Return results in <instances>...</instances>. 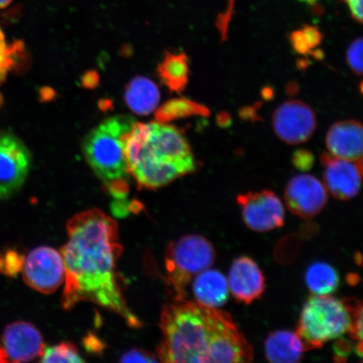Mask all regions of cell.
Masks as SVG:
<instances>
[{
	"mask_svg": "<svg viewBox=\"0 0 363 363\" xmlns=\"http://www.w3.org/2000/svg\"><path fill=\"white\" fill-rule=\"evenodd\" d=\"M213 244L199 235H188L172 242L165 256L167 284L174 301L185 299L186 289L193 279L214 264Z\"/></svg>",
	"mask_w": 363,
	"mask_h": 363,
	"instance_id": "obj_5",
	"label": "cell"
},
{
	"mask_svg": "<svg viewBox=\"0 0 363 363\" xmlns=\"http://www.w3.org/2000/svg\"><path fill=\"white\" fill-rule=\"evenodd\" d=\"M159 77L171 92H184L189 83V58L184 53L167 52L157 67Z\"/></svg>",
	"mask_w": 363,
	"mask_h": 363,
	"instance_id": "obj_19",
	"label": "cell"
},
{
	"mask_svg": "<svg viewBox=\"0 0 363 363\" xmlns=\"http://www.w3.org/2000/svg\"><path fill=\"white\" fill-rule=\"evenodd\" d=\"M162 340L157 357L162 362H208L210 308L185 299L163 306Z\"/></svg>",
	"mask_w": 363,
	"mask_h": 363,
	"instance_id": "obj_2",
	"label": "cell"
},
{
	"mask_svg": "<svg viewBox=\"0 0 363 363\" xmlns=\"http://www.w3.org/2000/svg\"><path fill=\"white\" fill-rule=\"evenodd\" d=\"M134 124L130 117L110 118L91 131L83 146L91 169L119 202H123L129 192L125 144Z\"/></svg>",
	"mask_w": 363,
	"mask_h": 363,
	"instance_id": "obj_3",
	"label": "cell"
},
{
	"mask_svg": "<svg viewBox=\"0 0 363 363\" xmlns=\"http://www.w3.org/2000/svg\"><path fill=\"white\" fill-rule=\"evenodd\" d=\"M237 201L249 229L267 233L284 224V204L270 190L240 194Z\"/></svg>",
	"mask_w": 363,
	"mask_h": 363,
	"instance_id": "obj_9",
	"label": "cell"
},
{
	"mask_svg": "<svg viewBox=\"0 0 363 363\" xmlns=\"http://www.w3.org/2000/svg\"><path fill=\"white\" fill-rule=\"evenodd\" d=\"M125 101L131 111L138 115L152 113L160 101V92L152 81L136 77L127 85Z\"/></svg>",
	"mask_w": 363,
	"mask_h": 363,
	"instance_id": "obj_18",
	"label": "cell"
},
{
	"mask_svg": "<svg viewBox=\"0 0 363 363\" xmlns=\"http://www.w3.org/2000/svg\"><path fill=\"white\" fill-rule=\"evenodd\" d=\"M324 167V185L339 201H350L360 191L362 177V159L345 160L325 153L320 157Z\"/></svg>",
	"mask_w": 363,
	"mask_h": 363,
	"instance_id": "obj_13",
	"label": "cell"
},
{
	"mask_svg": "<svg viewBox=\"0 0 363 363\" xmlns=\"http://www.w3.org/2000/svg\"><path fill=\"white\" fill-rule=\"evenodd\" d=\"M229 291L228 280L219 271L208 269L194 279L193 292L199 306L221 307L228 301Z\"/></svg>",
	"mask_w": 363,
	"mask_h": 363,
	"instance_id": "obj_16",
	"label": "cell"
},
{
	"mask_svg": "<svg viewBox=\"0 0 363 363\" xmlns=\"http://www.w3.org/2000/svg\"><path fill=\"white\" fill-rule=\"evenodd\" d=\"M351 323V313L344 299L313 294L303 306L295 333L306 351L314 350L347 333Z\"/></svg>",
	"mask_w": 363,
	"mask_h": 363,
	"instance_id": "obj_4",
	"label": "cell"
},
{
	"mask_svg": "<svg viewBox=\"0 0 363 363\" xmlns=\"http://www.w3.org/2000/svg\"><path fill=\"white\" fill-rule=\"evenodd\" d=\"M363 130L359 121H339L330 126L325 145L330 155L357 161L362 159Z\"/></svg>",
	"mask_w": 363,
	"mask_h": 363,
	"instance_id": "obj_15",
	"label": "cell"
},
{
	"mask_svg": "<svg viewBox=\"0 0 363 363\" xmlns=\"http://www.w3.org/2000/svg\"><path fill=\"white\" fill-rule=\"evenodd\" d=\"M21 270L26 284L45 294L55 292L65 280L62 253L52 247L33 250L24 257Z\"/></svg>",
	"mask_w": 363,
	"mask_h": 363,
	"instance_id": "obj_7",
	"label": "cell"
},
{
	"mask_svg": "<svg viewBox=\"0 0 363 363\" xmlns=\"http://www.w3.org/2000/svg\"><path fill=\"white\" fill-rule=\"evenodd\" d=\"M347 60L354 74L361 76L362 74V40H353L347 52Z\"/></svg>",
	"mask_w": 363,
	"mask_h": 363,
	"instance_id": "obj_27",
	"label": "cell"
},
{
	"mask_svg": "<svg viewBox=\"0 0 363 363\" xmlns=\"http://www.w3.org/2000/svg\"><path fill=\"white\" fill-rule=\"evenodd\" d=\"M121 362H157L155 356L151 352H148L140 349H131L127 351L121 358Z\"/></svg>",
	"mask_w": 363,
	"mask_h": 363,
	"instance_id": "obj_29",
	"label": "cell"
},
{
	"mask_svg": "<svg viewBox=\"0 0 363 363\" xmlns=\"http://www.w3.org/2000/svg\"><path fill=\"white\" fill-rule=\"evenodd\" d=\"M23 260L24 257L16 252H8L0 257V272L10 276L16 275L21 270Z\"/></svg>",
	"mask_w": 363,
	"mask_h": 363,
	"instance_id": "obj_28",
	"label": "cell"
},
{
	"mask_svg": "<svg viewBox=\"0 0 363 363\" xmlns=\"http://www.w3.org/2000/svg\"><path fill=\"white\" fill-rule=\"evenodd\" d=\"M228 285L235 301L250 305L264 293L265 277L255 261L240 257L230 267Z\"/></svg>",
	"mask_w": 363,
	"mask_h": 363,
	"instance_id": "obj_14",
	"label": "cell"
},
{
	"mask_svg": "<svg viewBox=\"0 0 363 363\" xmlns=\"http://www.w3.org/2000/svg\"><path fill=\"white\" fill-rule=\"evenodd\" d=\"M30 162L26 145L16 135L0 131V199L19 191L28 176Z\"/></svg>",
	"mask_w": 363,
	"mask_h": 363,
	"instance_id": "obj_8",
	"label": "cell"
},
{
	"mask_svg": "<svg viewBox=\"0 0 363 363\" xmlns=\"http://www.w3.org/2000/svg\"><path fill=\"white\" fill-rule=\"evenodd\" d=\"M210 116V108L203 104L193 101L191 99L179 98L171 99L163 104L156 111L155 119L160 123H167L188 117Z\"/></svg>",
	"mask_w": 363,
	"mask_h": 363,
	"instance_id": "obj_20",
	"label": "cell"
},
{
	"mask_svg": "<svg viewBox=\"0 0 363 363\" xmlns=\"http://www.w3.org/2000/svg\"><path fill=\"white\" fill-rule=\"evenodd\" d=\"M350 10L354 21L362 24V0H345Z\"/></svg>",
	"mask_w": 363,
	"mask_h": 363,
	"instance_id": "obj_31",
	"label": "cell"
},
{
	"mask_svg": "<svg viewBox=\"0 0 363 363\" xmlns=\"http://www.w3.org/2000/svg\"><path fill=\"white\" fill-rule=\"evenodd\" d=\"M306 352L296 333L277 330L267 337L265 342L267 359L274 363H294L301 361Z\"/></svg>",
	"mask_w": 363,
	"mask_h": 363,
	"instance_id": "obj_17",
	"label": "cell"
},
{
	"mask_svg": "<svg viewBox=\"0 0 363 363\" xmlns=\"http://www.w3.org/2000/svg\"><path fill=\"white\" fill-rule=\"evenodd\" d=\"M306 282L313 294L331 295L338 289L340 278L333 266L315 262L306 271Z\"/></svg>",
	"mask_w": 363,
	"mask_h": 363,
	"instance_id": "obj_21",
	"label": "cell"
},
{
	"mask_svg": "<svg viewBox=\"0 0 363 363\" xmlns=\"http://www.w3.org/2000/svg\"><path fill=\"white\" fill-rule=\"evenodd\" d=\"M316 125L314 111L301 101H285L272 115L275 134L289 145L306 143L314 134Z\"/></svg>",
	"mask_w": 363,
	"mask_h": 363,
	"instance_id": "obj_10",
	"label": "cell"
},
{
	"mask_svg": "<svg viewBox=\"0 0 363 363\" xmlns=\"http://www.w3.org/2000/svg\"><path fill=\"white\" fill-rule=\"evenodd\" d=\"M99 79L97 74H94V72H89L88 75H86L83 79V84L86 87H94L95 84L98 83Z\"/></svg>",
	"mask_w": 363,
	"mask_h": 363,
	"instance_id": "obj_33",
	"label": "cell"
},
{
	"mask_svg": "<svg viewBox=\"0 0 363 363\" xmlns=\"http://www.w3.org/2000/svg\"><path fill=\"white\" fill-rule=\"evenodd\" d=\"M238 0H226L225 8L217 16L216 25L220 35L222 42H225L228 35L229 26L235 12V4Z\"/></svg>",
	"mask_w": 363,
	"mask_h": 363,
	"instance_id": "obj_26",
	"label": "cell"
},
{
	"mask_svg": "<svg viewBox=\"0 0 363 363\" xmlns=\"http://www.w3.org/2000/svg\"><path fill=\"white\" fill-rule=\"evenodd\" d=\"M253 350L228 313L210 308L208 362L247 363Z\"/></svg>",
	"mask_w": 363,
	"mask_h": 363,
	"instance_id": "obj_6",
	"label": "cell"
},
{
	"mask_svg": "<svg viewBox=\"0 0 363 363\" xmlns=\"http://www.w3.org/2000/svg\"><path fill=\"white\" fill-rule=\"evenodd\" d=\"M323 39L316 26H306L290 34L289 40L294 51L301 55L315 54V49L319 47Z\"/></svg>",
	"mask_w": 363,
	"mask_h": 363,
	"instance_id": "obj_22",
	"label": "cell"
},
{
	"mask_svg": "<svg viewBox=\"0 0 363 363\" xmlns=\"http://www.w3.org/2000/svg\"><path fill=\"white\" fill-rule=\"evenodd\" d=\"M344 301L351 313L352 318L348 333L357 343H362V303L358 299L352 298H344Z\"/></svg>",
	"mask_w": 363,
	"mask_h": 363,
	"instance_id": "obj_25",
	"label": "cell"
},
{
	"mask_svg": "<svg viewBox=\"0 0 363 363\" xmlns=\"http://www.w3.org/2000/svg\"><path fill=\"white\" fill-rule=\"evenodd\" d=\"M68 242L62 248L65 264L62 307L69 311L88 301L121 315L131 328L142 322L126 305L116 274L121 256L116 222L98 208L72 216L67 222Z\"/></svg>",
	"mask_w": 363,
	"mask_h": 363,
	"instance_id": "obj_1",
	"label": "cell"
},
{
	"mask_svg": "<svg viewBox=\"0 0 363 363\" xmlns=\"http://www.w3.org/2000/svg\"><path fill=\"white\" fill-rule=\"evenodd\" d=\"M40 362H84L74 344L62 342L45 348Z\"/></svg>",
	"mask_w": 363,
	"mask_h": 363,
	"instance_id": "obj_24",
	"label": "cell"
},
{
	"mask_svg": "<svg viewBox=\"0 0 363 363\" xmlns=\"http://www.w3.org/2000/svg\"><path fill=\"white\" fill-rule=\"evenodd\" d=\"M286 206L294 215L311 219L325 206L328 192L315 177L301 174L290 179L284 190Z\"/></svg>",
	"mask_w": 363,
	"mask_h": 363,
	"instance_id": "obj_12",
	"label": "cell"
},
{
	"mask_svg": "<svg viewBox=\"0 0 363 363\" xmlns=\"http://www.w3.org/2000/svg\"><path fill=\"white\" fill-rule=\"evenodd\" d=\"M350 345L348 344L346 340H340L335 344V357H337V360L344 361L345 357H347L348 354L351 352Z\"/></svg>",
	"mask_w": 363,
	"mask_h": 363,
	"instance_id": "obj_32",
	"label": "cell"
},
{
	"mask_svg": "<svg viewBox=\"0 0 363 363\" xmlns=\"http://www.w3.org/2000/svg\"><path fill=\"white\" fill-rule=\"evenodd\" d=\"M42 334L28 322L17 321L6 326L0 342V363L26 362L43 356Z\"/></svg>",
	"mask_w": 363,
	"mask_h": 363,
	"instance_id": "obj_11",
	"label": "cell"
},
{
	"mask_svg": "<svg viewBox=\"0 0 363 363\" xmlns=\"http://www.w3.org/2000/svg\"><path fill=\"white\" fill-rule=\"evenodd\" d=\"M293 161L297 169L305 171L311 169L314 162V158L310 152L305 150H299L295 152Z\"/></svg>",
	"mask_w": 363,
	"mask_h": 363,
	"instance_id": "obj_30",
	"label": "cell"
},
{
	"mask_svg": "<svg viewBox=\"0 0 363 363\" xmlns=\"http://www.w3.org/2000/svg\"><path fill=\"white\" fill-rule=\"evenodd\" d=\"M13 0H0V9H4L10 6Z\"/></svg>",
	"mask_w": 363,
	"mask_h": 363,
	"instance_id": "obj_34",
	"label": "cell"
},
{
	"mask_svg": "<svg viewBox=\"0 0 363 363\" xmlns=\"http://www.w3.org/2000/svg\"><path fill=\"white\" fill-rule=\"evenodd\" d=\"M298 1L308 4V6H314L320 1V0H298Z\"/></svg>",
	"mask_w": 363,
	"mask_h": 363,
	"instance_id": "obj_35",
	"label": "cell"
},
{
	"mask_svg": "<svg viewBox=\"0 0 363 363\" xmlns=\"http://www.w3.org/2000/svg\"><path fill=\"white\" fill-rule=\"evenodd\" d=\"M24 51V45L21 42L8 44L6 36L0 29V84L6 81L9 72L20 61Z\"/></svg>",
	"mask_w": 363,
	"mask_h": 363,
	"instance_id": "obj_23",
	"label": "cell"
}]
</instances>
